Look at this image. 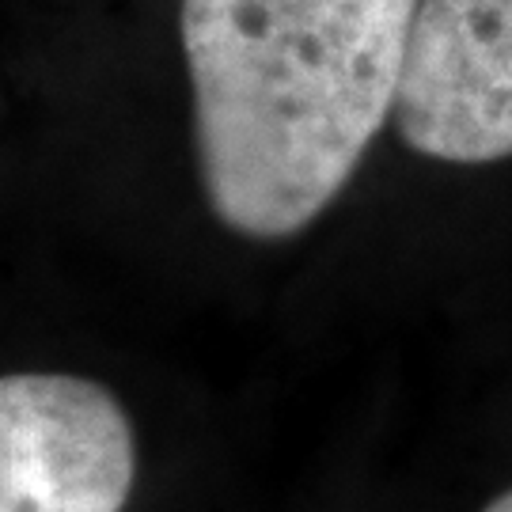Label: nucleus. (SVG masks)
<instances>
[{
  "instance_id": "obj_1",
  "label": "nucleus",
  "mask_w": 512,
  "mask_h": 512,
  "mask_svg": "<svg viewBox=\"0 0 512 512\" xmlns=\"http://www.w3.org/2000/svg\"><path fill=\"white\" fill-rule=\"evenodd\" d=\"M421 0H183L194 148L213 217L300 236L395 114Z\"/></svg>"
},
{
  "instance_id": "obj_2",
  "label": "nucleus",
  "mask_w": 512,
  "mask_h": 512,
  "mask_svg": "<svg viewBox=\"0 0 512 512\" xmlns=\"http://www.w3.org/2000/svg\"><path fill=\"white\" fill-rule=\"evenodd\" d=\"M137 437L114 391L69 372L0 376V512H122Z\"/></svg>"
},
{
  "instance_id": "obj_4",
  "label": "nucleus",
  "mask_w": 512,
  "mask_h": 512,
  "mask_svg": "<svg viewBox=\"0 0 512 512\" xmlns=\"http://www.w3.org/2000/svg\"><path fill=\"white\" fill-rule=\"evenodd\" d=\"M482 512H512V486L509 490H501L497 497H490V501L482 505Z\"/></svg>"
},
{
  "instance_id": "obj_3",
  "label": "nucleus",
  "mask_w": 512,
  "mask_h": 512,
  "mask_svg": "<svg viewBox=\"0 0 512 512\" xmlns=\"http://www.w3.org/2000/svg\"><path fill=\"white\" fill-rule=\"evenodd\" d=\"M391 122L425 160H512V0H421Z\"/></svg>"
}]
</instances>
